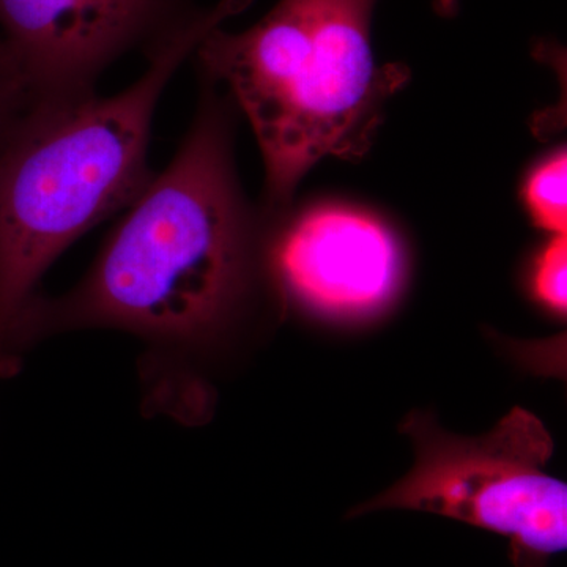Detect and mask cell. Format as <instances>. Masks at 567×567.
Masks as SVG:
<instances>
[{"instance_id":"obj_1","label":"cell","mask_w":567,"mask_h":567,"mask_svg":"<svg viewBox=\"0 0 567 567\" xmlns=\"http://www.w3.org/2000/svg\"><path fill=\"white\" fill-rule=\"evenodd\" d=\"M203 81L181 147L123 210L89 274L69 293L33 301L18 333L20 357L47 336L82 328L125 330L182 357L240 308L256 224L235 174L229 111Z\"/></svg>"},{"instance_id":"obj_2","label":"cell","mask_w":567,"mask_h":567,"mask_svg":"<svg viewBox=\"0 0 567 567\" xmlns=\"http://www.w3.org/2000/svg\"><path fill=\"white\" fill-rule=\"evenodd\" d=\"M251 2L194 11L153 44L145 73L117 95L31 104L11 126L0 144V379L20 368L18 333L44 271L151 182L153 117L175 71Z\"/></svg>"},{"instance_id":"obj_3","label":"cell","mask_w":567,"mask_h":567,"mask_svg":"<svg viewBox=\"0 0 567 567\" xmlns=\"http://www.w3.org/2000/svg\"><path fill=\"white\" fill-rule=\"evenodd\" d=\"M375 3L279 0L248 31L219 25L197 44L204 80L226 85L251 123L270 207H287L319 159H360L388 100L409 81L401 63L377 65Z\"/></svg>"},{"instance_id":"obj_4","label":"cell","mask_w":567,"mask_h":567,"mask_svg":"<svg viewBox=\"0 0 567 567\" xmlns=\"http://www.w3.org/2000/svg\"><path fill=\"white\" fill-rule=\"evenodd\" d=\"M401 431L413 440L415 465L349 517L410 509L454 518L505 537L516 567H547L566 550L567 487L546 472L554 442L533 413L514 409L475 439L425 413H412Z\"/></svg>"},{"instance_id":"obj_5","label":"cell","mask_w":567,"mask_h":567,"mask_svg":"<svg viewBox=\"0 0 567 567\" xmlns=\"http://www.w3.org/2000/svg\"><path fill=\"white\" fill-rule=\"evenodd\" d=\"M188 0H0V43L28 106L95 93L103 71L151 50L194 11Z\"/></svg>"},{"instance_id":"obj_6","label":"cell","mask_w":567,"mask_h":567,"mask_svg":"<svg viewBox=\"0 0 567 567\" xmlns=\"http://www.w3.org/2000/svg\"><path fill=\"white\" fill-rule=\"evenodd\" d=\"M282 292L323 315L352 317L382 308L401 281V249L369 213L323 205L284 224L268 248Z\"/></svg>"},{"instance_id":"obj_7","label":"cell","mask_w":567,"mask_h":567,"mask_svg":"<svg viewBox=\"0 0 567 567\" xmlns=\"http://www.w3.org/2000/svg\"><path fill=\"white\" fill-rule=\"evenodd\" d=\"M525 200L533 218L555 235H566L567 156L557 152L539 164L525 185Z\"/></svg>"},{"instance_id":"obj_8","label":"cell","mask_w":567,"mask_h":567,"mask_svg":"<svg viewBox=\"0 0 567 567\" xmlns=\"http://www.w3.org/2000/svg\"><path fill=\"white\" fill-rule=\"evenodd\" d=\"M566 235H555L554 240L537 257L533 287L537 298L558 315H566Z\"/></svg>"},{"instance_id":"obj_9","label":"cell","mask_w":567,"mask_h":567,"mask_svg":"<svg viewBox=\"0 0 567 567\" xmlns=\"http://www.w3.org/2000/svg\"><path fill=\"white\" fill-rule=\"evenodd\" d=\"M0 100L28 107V95L2 43H0Z\"/></svg>"},{"instance_id":"obj_10","label":"cell","mask_w":567,"mask_h":567,"mask_svg":"<svg viewBox=\"0 0 567 567\" xmlns=\"http://www.w3.org/2000/svg\"><path fill=\"white\" fill-rule=\"evenodd\" d=\"M25 107L21 104L3 102L0 100V144L6 140L11 126L18 121V117L24 112Z\"/></svg>"},{"instance_id":"obj_11","label":"cell","mask_w":567,"mask_h":567,"mask_svg":"<svg viewBox=\"0 0 567 567\" xmlns=\"http://www.w3.org/2000/svg\"><path fill=\"white\" fill-rule=\"evenodd\" d=\"M434 10L443 18L456 17L458 0H434Z\"/></svg>"}]
</instances>
